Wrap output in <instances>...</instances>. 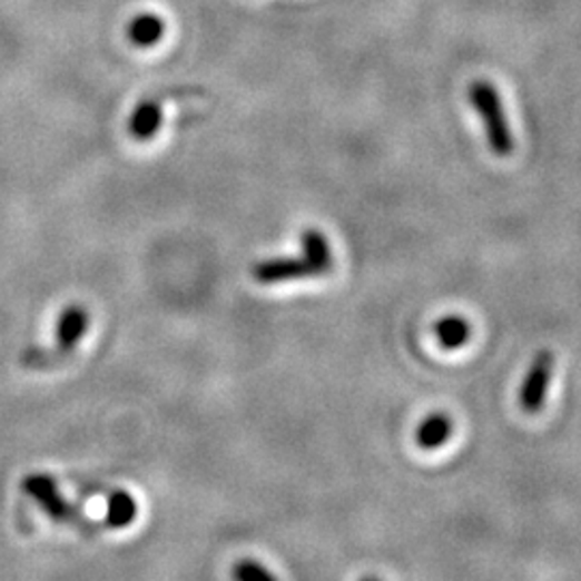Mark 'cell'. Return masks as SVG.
<instances>
[{
	"label": "cell",
	"instance_id": "1",
	"mask_svg": "<svg viewBox=\"0 0 581 581\" xmlns=\"http://www.w3.org/2000/svg\"><path fill=\"white\" fill-rule=\"evenodd\" d=\"M302 255L299 257H276L258 260L253 267V278L258 285H280L302 278L325 276L334 267L332 248L322 230L306 228L302 233Z\"/></svg>",
	"mask_w": 581,
	"mask_h": 581
},
{
	"label": "cell",
	"instance_id": "2",
	"mask_svg": "<svg viewBox=\"0 0 581 581\" xmlns=\"http://www.w3.org/2000/svg\"><path fill=\"white\" fill-rule=\"evenodd\" d=\"M467 96H470V104L474 106V110L483 121L489 149L498 158H509L515 149V138L498 89L489 80H476L470 85Z\"/></svg>",
	"mask_w": 581,
	"mask_h": 581
},
{
	"label": "cell",
	"instance_id": "3",
	"mask_svg": "<svg viewBox=\"0 0 581 581\" xmlns=\"http://www.w3.org/2000/svg\"><path fill=\"white\" fill-rule=\"evenodd\" d=\"M89 323H91V317L85 306H78V304L67 306L57 322L55 347L52 349H27L22 354V364H27L31 368H46V366L63 362L76 352V347L85 338Z\"/></svg>",
	"mask_w": 581,
	"mask_h": 581
},
{
	"label": "cell",
	"instance_id": "4",
	"mask_svg": "<svg viewBox=\"0 0 581 581\" xmlns=\"http://www.w3.org/2000/svg\"><path fill=\"white\" fill-rule=\"evenodd\" d=\"M20 486H22L24 495H29L32 502L52 521L69 523V525L87 532V534H96L99 530V528H96L97 523L89 521L87 516L82 515V511L78 506H73L65 498L63 493L59 491V484L50 474H41V472L29 474Z\"/></svg>",
	"mask_w": 581,
	"mask_h": 581
},
{
	"label": "cell",
	"instance_id": "5",
	"mask_svg": "<svg viewBox=\"0 0 581 581\" xmlns=\"http://www.w3.org/2000/svg\"><path fill=\"white\" fill-rule=\"evenodd\" d=\"M551 375H553V354L543 349L534 355L519 390V405L525 414H539L545 407Z\"/></svg>",
	"mask_w": 581,
	"mask_h": 581
},
{
	"label": "cell",
	"instance_id": "6",
	"mask_svg": "<svg viewBox=\"0 0 581 581\" xmlns=\"http://www.w3.org/2000/svg\"><path fill=\"white\" fill-rule=\"evenodd\" d=\"M161 119H164V112H161V97H149V99H142L131 117H129V136L136 140V142H147L151 140L161 128Z\"/></svg>",
	"mask_w": 581,
	"mask_h": 581
},
{
	"label": "cell",
	"instance_id": "7",
	"mask_svg": "<svg viewBox=\"0 0 581 581\" xmlns=\"http://www.w3.org/2000/svg\"><path fill=\"white\" fill-rule=\"evenodd\" d=\"M454 424L449 414H431L420 422L416 429V446L422 451H437L440 446H444L451 440Z\"/></svg>",
	"mask_w": 581,
	"mask_h": 581
},
{
	"label": "cell",
	"instance_id": "8",
	"mask_svg": "<svg viewBox=\"0 0 581 581\" xmlns=\"http://www.w3.org/2000/svg\"><path fill=\"white\" fill-rule=\"evenodd\" d=\"M138 515V504L124 489L108 491V511L101 521L108 530H124Z\"/></svg>",
	"mask_w": 581,
	"mask_h": 581
},
{
	"label": "cell",
	"instance_id": "9",
	"mask_svg": "<svg viewBox=\"0 0 581 581\" xmlns=\"http://www.w3.org/2000/svg\"><path fill=\"white\" fill-rule=\"evenodd\" d=\"M166 35V22L156 13H140L128 24V39L136 48H154Z\"/></svg>",
	"mask_w": 581,
	"mask_h": 581
},
{
	"label": "cell",
	"instance_id": "10",
	"mask_svg": "<svg viewBox=\"0 0 581 581\" xmlns=\"http://www.w3.org/2000/svg\"><path fill=\"white\" fill-rule=\"evenodd\" d=\"M433 332H435L437 343H440L444 349L452 352V349L463 347V345L470 341V336H472V325L465 322L463 317H459V315H446V317H442L440 322L435 323Z\"/></svg>",
	"mask_w": 581,
	"mask_h": 581
},
{
	"label": "cell",
	"instance_id": "11",
	"mask_svg": "<svg viewBox=\"0 0 581 581\" xmlns=\"http://www.w3.org/2000/svg\"><path fill=\"white\" fill-rule=\"evenodd\" d=\"M233 581H278L276 575L257 560L244 558L233 567Z\"/></svg>",
	"mask_w": 581,
	"mask_h": 581
},
{
	"label": "cell",
	"instance_id": "12",
	"mask_svg": "<svg viewBox=\"0 0 581 581\" xmlns=\"http://www.w3.org/2000/svg\"><path fill=\"white\" fill-rule=\"evenodd\" d=\"M364 581H380V580H375V578H368V580H364Z\"/></svg>",
	"mask_w": 581,
	"mask_h": 581
}]
</instances>
